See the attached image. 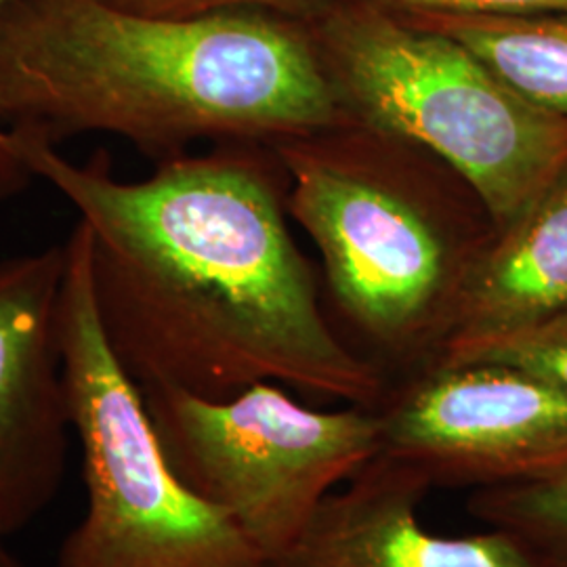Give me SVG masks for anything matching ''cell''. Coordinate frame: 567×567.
Instances as JSON below:
<instances>
[{
  "instance_id": "obj_6",
  "label": "cell",
  "mask_w": 567,
  "mask_h": 567,
  "mask_svg": "<svg viewBox=\"0 0 567 567\" xmlns=\"http://www.w3.org/2000/svg\"><path fill=\"white\" fill-rule=\"evenodd\" d=\"M290 213L324 257L344 311L381 343H442L461 278L442 229L365 164L301 140L278 143Z\"/></svg>"
},
{
  "instance_id": "obj_2",
  "label": "cell",
  "mask_w": 567,
  "mask_h": 567,
  "mask_svg": "<svg viewBox=\"0 0 567 567\" xmlns=\"http://www.w3.org/2000/svg\"><path fill=\"white\" fill-rule=\"evenodd\" d=\"M341 110L307 21L161 20L97 0H9L0 13V124L58 147L102 133L168 161L196 140L313 137Z\"/></svg>"
},
{
  "instance_id": "obj_3",
  "label": "cell",
  "mask_w": 567,
  "mask_h": 567,
  "mask_svg": "<svg viewBox=\"0 0 567 567\" xmlns=\"http://www.w3.org/2000/svg\"><path fill=\"white\" fill-rule=\"evenodd\" d=\"M307 28L341 107L433 152L498 231L566 168L567 114L529 102L465 44L355 0H328Z\"/></svg>"
},
{
  "instance_id": "obj_9",
  "label": "cell",
  "mask_w": 567,
  "mask_h": 567,
  "mask_svg": "<svg viewBox=\"0 0 567 567\" xmlns=\"http://www.w3.org/2000/svg\"><path fill=\"white\" fill-rule=\"evenodd\" d=\"M431 487L419 468L377 454L326 496L301 538L267 567H566L505 529L429 532L419 507Z\"/></svg>"
},
{
  "instance_id": "obj_16",
  "label": "cell",
  "mask_w": 567,
  "mask_h": 567,
  "mask_svg": "<svg viewBox=\"0 0 567 567\" xmlns=\"http://www.w3.org/2000/svg\"><path fill=\"white\" fill-rule=\"evenodd\" d=\"M7 2L0 0V13ZM34 182L37 175L25 161L20 133L0 124V203L18 198Z\"/></svg>"
},
{
  "instance_id": "obj_5",
  "label": "cell",
  "mask_w": 567,
  "mask_h": 567,
  "mask_svg": "<svg viewBox=\"0 0 567 567\" xmlns=\"http://www.w3.org/2000/svg\"><path fill=\"white\" fill-rule=\"evenodd\" d=\"M177 475L224 511L269 566L292 547L328 494L381 452L368 405L313 410L276 383L224 400L142 386Z\"/></svg>"
},
{
  "instance_id": "obj_10",
  "label": "cell",
  "mask_w": 567,
  "mask_h": 567,
  "mask_svg": "<svg viewBox=\"0 0 567 567\" xmlns=\"http://www.w3.org/2000/svg\"><path fill=\"white\" fill-rule=\"evenodd\" d=\"M567 311V166L466 269L442 344L540 324Z\"/></svg>"
},
{
  "instance_id": "obj_1",
  "label": "cell",
  "mask_w": 567,
  "mask_h": 567,
  "mask_svg": "<svg viewBox=\"0 0 567 567\" xmlns=\"http://www.w3.org/2000/svg\"><path fill=\"white\" fill-rule=\"evenodd\" d=\"M21 145L91 231L103 334L137 385L208 400L257 383L358 405L381 395L379 370L326 322L248 143L168 158L142 182L118 179L105 150L76 163L51 143Z\"/></svg>"
},
{
  "instance_id": "obj_8",
  "label": "cell",
  "mask_w": 567,
  "mask_h": 567,
  "mask_svg": "<svg viewBox=\"0 0 567 567\" xmlns=\"http://www.w3.org/2000/svg\"><path fill=\"white\" fill-rule=\"evenodd\" d=\"M65 244L0 259V540L60 492L74 435L61 368Z\"/></svg>"
},
{
  "instance_id": "obj_4",
  "label": "cell",
  "mask_w": 567,
  "mask_h": 567,
  "mask_svg": "<svg viewBox=\"0 0 567 567\" xmlns=\"http://www.w3.org/2000/svg\"><path fill=\"white\" fill-rule=\"evenodd\" d=\"M63 244L61 368L86 511L65 536L58 567H267L224 511L171 465L142 386L103 334L89 227L79 221Z\"/></svg>"
},
{
  "instance_id": "obj_13",
  "label": "cell",
  "mask_w": 567,
  "mask_h": 567,
  "mask_svg": "<svg viewBox=\"0 0 567 567\" xmlns=\"http://www.w3.org/2000/svg\"><path fill=\"white\" fill-rule=\"evenodd\" d=\"M440 364L511 365L567 391V311L517 332L447 341Z\"/></svg>"
},
{
  "instance_id": "obj_15",
  "label": "cell",
  "mask_w": 567,
  "mask_h": 567,
  "mask_svg": "<svg viewBox=\"0 0 567 567\" xmlns=\"http://www.w3.org/2000/svg\"><path fill=\"white\" fill-rule=\"evenodd\" d=\"M393 13L532 16L567 11V0H355Z\"/></svg>"
},
{
  "instance_id": "obj_14",
  "label": "cell",
  "mask_w": 567,
  "mask_h": 567,
  "mask_svg": "<svg viewBox=\"0 0 567 567\" xmlns=\"http://www.w3.org/2000/svg\"><path fill=\"white\" fill-rule=\"evenodd\" d=\"M110 9L161 20H187L221 11H269L290 20L309 21L328 0H97Z\"/></svg>"
},
{
  "instance_id": "obj_7",
  "label": "cell",
  "mask_w": 567,
  "mask_h": 567,
  "mask_svg": "<svg viewBox=\"0 0 567 567\" xmlns=\"http://www.w3.org/2000/svg\"><path fill=\"white\" fill-rule=\"evenodd\" d=\"M381 452L431 486L526 484L567 468V391L501 364H440L386 405Z\"/></svg>"
},
{
  "instance_id": "obj_12",
  "label": "cell",
  "mask_w": 567,
  "mask_h": 567,
  "mask_svg": "<svg viewBox=\"0 0 567 567\" xmlns=\"http://www.w3.org/2000/svg\"><path fill=\"white\" fill-rule=\"evenodd\" d=\"M468 511L567 567V468L526 484L482 487L471 496Z\"/></svg>"
},
{
  "instance_id": "obj_11",
  "label": "cell",
  "mask_w": 567,
  "mask_h": 567,
  "mask_svg": "<svg viewBox=\"0 0 567 567\" xmlns=\"http://www.w3.org/2000/svg\"><path fill=\"white\" fill-rule=\"evenodd\" d=\"M398 16L465 44L529 102L567 114V11L532 16Z\"/></svg>"
},
{
  "instance_id": "obj_17",
  "label": "cell",
  "mask_w": 567,
  "mask_h": 567,
  "mask_svg": "<svg viewBox=\"0 0 567 567\" xmlns=\"http://www.w3.org/2000/svg\"><path fill=\"white\" fill-rule=\"evenodd\" d=\"M0 567H28L23 561H21L20 557H16L9 547H7V543H2L0 540Z\"/></svg>"
}]
</instances>
